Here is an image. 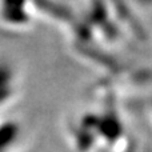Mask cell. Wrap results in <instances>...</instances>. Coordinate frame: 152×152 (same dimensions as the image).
Returning a JSON list of instances; mask_svg holds the SVG:
<instances>
[{"label":"cell","instance_id":"cell-2","mask_svg":"<svg viewBox=\"0 0 152 152\" xmlns=\"http://www.w3.org/2000/svg\"><path fill=\"white\" fill-rule=\"evenodd\" d=\"M20 95V80L16 68L0 59V113H4Z\"/></svg>","mask_w":152,"mask_h":152},{"label":"cell","instance_id":"cell-4","mask_svg":"<svg viewBox=\"0 0 152 152\" xmlns=\"http://www.w3.org/2000/svg\"><path fill=\"white\" fill-rule=\"evenodd\" d=\"M148 115L151 118V123H152V99L150 100V107H148Z\"/></svg>","mask_w":152,"mask_h":152},{"label":"cell","instance_id":"cell-1","mask_svg":"<svg viewBox=\"0 0 152 152\" xmlns=\"http://www.w3.org/2000/svg\"><path fill=\"white\" fill-rule=\"evenodd\" d=\"M68 136L77 152H135V137L111 96L79 112L68 124Z\"/></svg>","mask_w":152,"mask_h":152},{"label":"cell","instance_id":"cell-3","mask_svg":"<svg viewBox=\"0 0 152 152\" xmlns=\"http://www.w3.org/2000/svg\"><path fill=\"white\" fill-rule=\"evenodd\" d=\"M26 142V132L20 121L0 116V152H20Z\"/></svg>","mask_w":152,"mask_h":152}]
</instances>
